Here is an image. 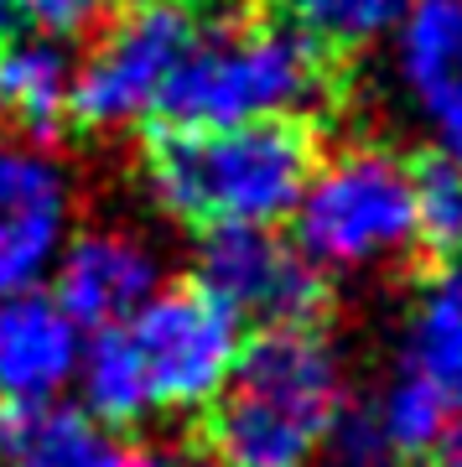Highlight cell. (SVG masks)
I'll return each instance as SVG.
<instances>
[{
	"label": "cell",
	"mask_w": 462,
	"mask_h": 467,
	"mask_svg": "<svg viewBox=\"0 0 462 467\" xmlns=\"http://www.w3.org/2000/svg\"><path fill=\"white\" fill-rule=\"evenodd\" d=\"M328 130L312 115H249L229 125H156L141 135L151 198L182 229H270L297 213L328 161Z\"/></svg>",
	"instance_id": "obj_1"
},
{
	"label": "cell",
	"mask_w": 462,
	"mask_h": 467,
	"mask_svg": "<svg viewBox=\"0 0 462 467\" xmlns=\"http://www.w3.org/2000/svg\"><path fill=\"white\" fill-rule=\"evenodd\" d=\"M343 410V364L328 327H260L198 410L208 467H301Z\"/></svg>",
	"instance_id": "obj_2"
},
{
	"label": "cell",
	"mask_w": 462,
	"mask_h": 467,
	"mask_svg": "<svg viewBox=\"0 0 462 467\" xmlns=\"http://www.w3.org/2000/svg\"><path fill=\"white\" fill-rule=\"evenodd\" d=\"M297 250L312 265H374L415 250V202L405 156L353 146L322 161L297 202Z\"/></svg>",
	"instance_id": "obj_3"
},
{
	"label": "cell",
	"mask_w": 462,
	"mask_h": 467,
	"mask_svg": "<svg viewBox=\"0 0 462 467\" xmlns=\"http://www.w3.org/2000/svg\"><path fill=\"white\" fill-rule=\"evenodd\" d=\"M203 21L187 0H125L68 84V135H110L146 119Z\"/></svg>",
	"instance_id": "obj_4"
},
{
	"label": "cell",
	"mask_w": 462,
	"mask_h": 467,
	"mask_svg": "<svg viewBox=\"0 0 462 467\" xmlns=\"http://www.w3.org/2000/svg\"><path fill=\"white\" fill-rule=\"evenodd\" d=\"M120 333L135 353L151 410H203L239 358V317L198 275L151 291Z\"/></svg>",
	"instance_id": "obj_5"
},
{
	"label": "cell",
	"mask_w": 462,
	"mask_h": 467,
	"mask_svg": "<svg viewBox=\"0 0 462 467\" xmlns=\"http://www.w3.org/2000/svg\"><path fill=\"white\" fill-rule=\"evenodd\" d=\"M198 281L239 322L260 327H322L332 312V285L297 244L270 229H218L203 234Z\"/></svg>",
	"instance_id": "obj_6"
},
{
	"label": "cell",
	"mask_w": 462,
	"mask_h": 467,
	"mask_svg": "<svg viewBox=\"0 0 462 467\" xmlns=\"http://www.w3.org/2000/svg\"><path fill=\"white\" fill-rule=\"evenodd\" d=\"M68 177L32 146H0V296L52 265L68 229Z\"/></svg>",
	"instance_id": "obj_7"
},
{
	"label": "cell",
	"mask_w": 462,
	"mask_h": 467,
	"mask_svg": "<svg viewBox=\"0 0 462 467\" xmlns=\"http://www.w3.org/2000/svg\"><path fill=\"white\" fill-rule=\"evenodd\" d=\"M156 291V260L141 239L115 229L79 234L58 265V306L73 327H115Z\"/></svg>",
	"instance_id": "obj_8"
},
{
	"label": "cell",
	"mask_w": 462,
	"mask_h": 467,
	"mask_svg": "<svg viewBox=\"0 0 462 467\" xmlns=\"http://www.w3.org/2000/svg\"><path fill=\"white\" fill-rule=\"evenodd\" d=\"M0 462L5 467H177L166 451L125 441L83 410L0 400Z\"/></svg>",
	"instance_id": "obj_9"
},
{
	"label": "cell",
	"mask_w": 462,
	"mask_h": 467,
	"mask_svg": "<svg viewBox=\"0 0 462 467\" xmlns=\"http://www.w3.org/2000/svg\"><path fill=\"white\" fill-rule=\"evenodd\" d=\"M79 368V327L42 291L0 296V400L47 405Z\"/></svg>",
	"instance_id": "obj_10"
},
{
	"label": "cell",
	"mask_w": 462,
	"mask_h": 467,
	"mask_svg": "<svg viewBox=\"0 0 462 467\" xmlns=\"http://www.w3.org/2000/svg\"><path fill=\"white\" fill-rule=\"evenodd\" d=\"M400 73L415 109L436 125L442 150L462 161V0H411Z\"/></svg>",
	"instance_id": "obj_11"
},
{
	"label": "cell",
	"mask_w": 462,
	"mask_h": 467,
	"mask_svg": "<svg viewBox=\"0 0 462 467\" xmlns=\"http://www.w3.org/2000/svg\"><path fill=\"white\" fill-rule=\"evenodd\" d=\"M68 63L63 42L52 36H5L0 42V125L21 130L37 146L68 135Z\"/></svg>",
	"instance_id": "obj_12"
},
{
	"label": "cell",
	"mask_w": 462,
	"mask_h": 467,
	"mask_svg": "<svg viewBox=\"0 0 462 467\" xmlns=\"http://www.w3.org/2000/svg\"><path fill=\"white\" fill-rule=\"evenodd\" d=\"M405 368L436 379L452 400H462V265L421 275V296L405 327Z\"/></svg>",
	"instance_id": "obj_13"
},
{
	"label": "cell",
	"mask_w": 462,
	"mask_h": 467,
	"mask_svg": "<svg viewBox=\"0 0 462 467\" xmlns=\"http://www.w3.org/2000/svg\"><path fill=\"white\" fill-rule=\"evenodd\" d=\"M411 202H415V265L421 275L462 260V161L446 150H411Z\"/></svg>",
	"instance_id": "obj_14"
},
{
	"label": "cell",
	"mask_w": 462,
	"mask_h": 467,
	"mask_svg": "<svg viewBox=\"0 0 462 467\" xmlns=\"http://www.w3.org/2000/svg\"><path fill=\"white\" fill-rule=\"evenodd\" d=\"M79 384L89 420H100L110 431H131V426H141V416H151L146 384H141V368H135V353L120 333V322L89 337V348L79 353Z\"/></svg>",
	"instance_id": "obj_15"
},
{
	"label": "cell",
	"mask_w": 462,
	"mask_h": 467,
	"mask_svg": "<svg viewBox=\"0 0 462 467\" xmlns=\"http://www.w3.org/2000/svg\"><path fill=\"white\" fill-rule=\"evenodd\" d=\"M452 395H446L436 379L426 374H415V368L400 364V379L384 389V400L374 405V420H380V431L390 436V447L405 457L411 467H421L436 451V441L446 436L452 426Z\"/></svg>",
	"instance_id": "obj_16"
},
{
	"label": "cell",
	"mask_w": 462,
	"mask_h": 467,
	"mask_svg": "<svg viewBox=\"0 0 462 467\" xmlns=\"http://www.w3.org/2000/svg\"><path fill=\"white\" fill-rule=\"evenodd\" d=\"M405 5L411 0H276V11L291 26H301L312 42H322L338 57H359L384 26H395L405 16Z\"/></svg>",
	"instance_id": "obj_17"
},
{
	"label": "cell",
	"mask_w": 462,
	"mask_h": 467,
	"mask_svg": "<svg viewBox=\"0 0 462 467\" xmlns=\"http://www.w3.org/2000/svg\"><path fill=\"white\" fill-rule=\"evenodd\" d=\"M322 467H411L390 447V436L380 431L374 410H338L332 431L322 436Z\"/></svg>",
	"instance_id": "obj_18"
},
{
	"label": "cell",
	"mask_w": 462,
	"mask_h": 467,
	"mask_svg": "<svg viewBox=\"0 0 462 467\" xmlns=\"http://www.w3.org/2000/svg\"><path fill=\"white\" fill-rule=\"evenodd\" d=\"M125 0H11V11L21 21H32L42 36L52 42H73V36L100 32Z\"/></svg>",
	"instance_id": "obj_19"
},
{
	"label": "cell",
	"mask_w": 462,
	"mask_h": 467,
	"mask_svg": "<svg viewBox=\"0 0 462 467\" xmlns=\"http://www.w3.org/2000/svg\"><path fill=\"white\" fill-rule=\"evenodd\" d=\"M421 467H462V420H452V426H446V436L436 441V451H431Z\"/></svg>",
	"instance_id": "obj_20"
},
{
	"label": "cell",
	"mask_w": 462,
	"mask_h": 467,
	"mask_svg": "<svg viewBox=\"0 0 462 467\" xmlns=\"http://www.w3.org/2000/svg\"><path fill=\"white\" fill-rule=\"evenodd\" d=\"M187 5H198L203 16H224V11H234V5H245V0H187Z\"/></svg>",
	"instance_id": "obj_21"
},
{
	"label": "cell",
	"mask_w": 462,
	"mask_h": 467,
	"mask_svg": "<svg viewBox=\"0 0 462 467\" xmlns=\"http://www.w3.org/2000/svg\"><path fill=\"white\" fill-rule=\"evenodd\" d=\"M11 32H16V11H11V0H0V42Z\"/></svg>",
	"instance_id": "obj_22"
}]
</instances>
